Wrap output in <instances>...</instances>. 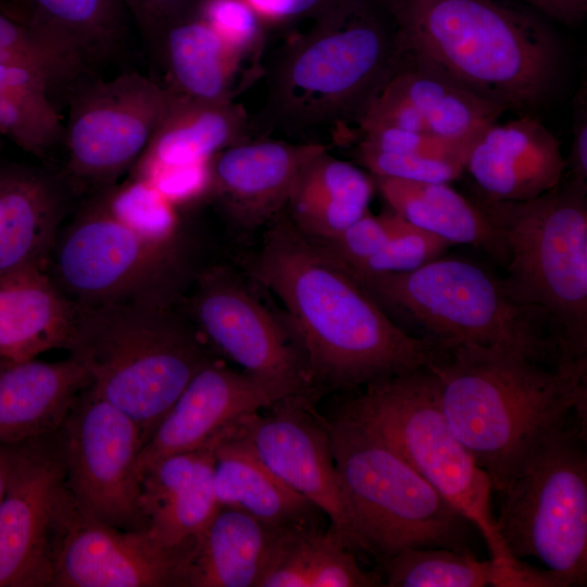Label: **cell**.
Masks as SVG:
<instances>
[{"label":"cell","instance_id":"6da1fadb","mask_svg":"<svg viewBox=\"0 0 587 587\" xmlns=\"http://www.w3.org/2000/svg\"><path fill=\"white\" fill-rule=\"evenodd\" d=\"M282 213L272 220L250 272L284 305L316 397L427 366L440 347L401 328Z\"/></svg>","mask_w":587,"mask_h":587},{"label":"cell","instance_id":"7a4b0ae2","mask_svg":"<svg viewBox=\"0 0 587 587\" xmlns=\"http://www.w3.org/2000/svg\"><path fill=\"white\" fill-rule=\"evenodd\" d=\"M546 364L509 346L460 344L427 365L450 427L497 491L571 419L587 424V363Z\"/></svg>","mask_w":587,"mask_h":587},{"label":"cell","instance_id":"3957f363","mask_svg":"<svg viewBox=\"0 0 587 587\" xmlns=\"http://www.w3.org/2000/svg\"><path fill=\"white\" fill-rule=\"evenodd\" d=\"M400 57L504 110L541 105L562 54L551 28L512 0H383Z\"/></svg>","mask_w":587,"mask_h":587},{"label":"cell","instance_id":"277c9868","mask_svg":"<svg viewBox=\"0 0 587 587\" xmlns=\"http://www.w3.org/2000/svg\"><path fill=\"white\" fill-rule=\"evenodd\" d=\"M72 305L64 349L86 369L91 388L135 421L145 445L190 379L215 360L202 333L173 301Z\"/></svg>","mask_w":587,"mask_h":587},{"label":"cell","instance_id":"5b68a950","mask_svg":"<svg viewBox=\"0 0 587 587\" xmlns=\"http://www.w3.org/2000/svg\"><path fill=\"white\" fill-rule=\"evenodd\" d=\"M399 59L383 0H340L274 61L263 120L285 130L357 122Z\"/></svg>","mask_w":587,"mask_h":587},{"label":"cell","instance_id":"8992f818","mask_svg":"<svg viewBox=\"0 0 587 587\" xmlns=\"http://www.w3.org/2000/svg\"><path fill=\"white\" fill-rule=\"evenodd\" d=\"M586 192L569 178L528 200L473 198L501 238L509 292L548 324L558 362L587 363Z\"/></svg>","mask_w":587,"mask_h":587},{"label":"cell","instance_id":"52a82bcc","mask_svg":"<svg viewBox=\"0 0 587 587\" xmlns=\"http://www.w3.org/2000/svg\"><path fill=\"white\" fill-rule=\"evenodd\" d=\"M351 275L399 319L401 328L440 349L502 345L544 363L558 362V345L545 320L480 263L442 255L410 272Z\"/></svg>","mask_w":587,"mask_h":587},{"label":"cell","instance_id":"ba28073f","mask_svg":"<svg viewBox=\"0 0 587 587\" xmlns=\"http://www.w3.org/2000/svg\"><path fill=\"white\" fill-rule=\"evenodd\" d=\"M360 550L378 563L410 548H467L469 523L375 430L338 404L326 416Z\"/></svg>","mask_w":587,"mask_h":587},{"label":"cell","instance_id":"9c48e42d","mask_svg":"<svg viewBox=\"0 0 587 587\" xmlns=\"http://www.w3.org/2000/svg\"><path fill=\"white\" fill-rule=\"evenodd\" d=\"M345 395L340 404L375 430L478 529L491 559L502 563L516 560L497 530L490 477L450 427L438 400L436 377L427 366Z\"/></svg>","mask_w":587,"mask_h":587},{"label":"cell","instance_id":"30bf717a","mask_svg":"<svg viewBox=\"0 0 587 587\" xmlns=\"http://www.w3.org/2000/svg\"><path fill=\"white\" fill-rule=\"evenodd\" d=\"M587 425L553 433L502 492L498 534L519 560L533 558L570 586L587 582Z\"/></svg>","mask_w":587,"mask_h":587},{"label":"cell","instance_id":"8fae6325","mask_svg":"<svg viewBox=\"0 0 587 587\" xmlns=\"http://www.w3.org/2000/svg\"><path fill=\"white\" fill-rule=\"evenodd\" d=\"M177 259L175 243L145 239L97 200L61 225L47 273L74 305L173 301Z\"/></svg>","mask_w":587,"mask_h":587},{"label":"cell","instance_id":"7c38bea8","mask_svg":"<svg viewBox=\"0 0 587 587\" xmlns=\"http://www.w3.org/2000/svg\"><path fill=\"white\" fill-rule=\"evenodd\" d=\"M173 100L137 70L79 85L64 114L65 183L100 186L116 178L141 159Z\"/></svg>","mask_w":587,"mask_h":587},{"label":"cell","instance_id":"4fadbf2b","mask_svg":"<svg viewBox=\"0 0 587 587\" xmlns=\"http://www.w3.org/2000/svg\"><path fill=\"white\" fill-rule=\"evenodd\" d=\"M65 486L77 509L107 525L147 529L137 472L139 426L88 386L58 430Z\"/></svg>","mask_w":587,"mask_h":587},{"label":"cell","instance_id":"5bb4252c","mask_svg":"<svg viewBox=\"0 0 587 587\" xmlns=\"http://www.w3.org/2000/svg\"><path fill=\"white\" fill-rule=\"evenodd\" d=\"M73 503L58 432L14 446L0 500V587H51L54 548Z\"/></svg>","mask_w":587,"mask_h":587},{"label":"cell","instance_id":"9a60e30c","mask_svg":"<svg viewBox=\"0 0 587 587\" xmlns=\"http://www.w3.org/2000/svg\"><path fill=\"white\" fill-rule=\"evenodd\" d=\"M317 401L304 394L286 396L238 419L235 432L280 480L324 513L332 532L360 551Z\"/></svg>","mask_w":587,"mask_h":587},{"label":"cell","instance_id":"2e32d148","mask_svg":"<svg viewBox=\"0 0 587 587\" xmlns=\"http://www.w3.org/2000/svg\"><path fill=\"white\" fill-rule=\"evenodd\" d=\"M197 542L168 546L147 529L87 516L74 502L54 548L51 587H191Z\"/></svg>","mask_w":587,"mask_h":587},{"label":"cell","instance_id":"e0dca14e","mask_svg":"<svg viewBox=\"0 0 587 587\" xmlns=\"http://www.w3.org/2000/svg\"><path fill=\"white\" fill-rule=\"evenodd\" d=\"M189 315L202 335L245 372L320 400L288 332L224 271L201 275Z\"/></svg>","mask_w":587,"mask_h":587},{"label":"cell","instance_id":"ac0fdd59","mask_svg":"<svg viewBox=\"0 0 587 587\" xmlns=\"http://www.w3.org/2000/svg\"><path fill=\"white\" fill-rule=\"evenodd\" d=\"M294 394L301 392L211 361L190 379L141 448L138 476L160 459L196 450L241 416Z\"/></svg>","mask_w":587,"mask_h":587},{"label":"cell","instance_id":"d6986e66","mask_svg":"<svg viewBox=\"0 0 587 587\" xmlns=\"http://www.w3.org/2000/svg\"><path fill=\"white\" fill-rule=\"evenodd\" d=\"M485 201H523L560 184L566 171L561 143L539 120L497 122L471 146L464 165Z\"/></svg>","mask_w":587,"mask_h":587},{"label":"cell","instance_id":"ffe728a7","mask_svg":"<svg viewBox=\"0 0 587 587\" xmlns=\"http://www.w3.org/2000/svg\"><path fill=\"white\" fill-rule=\"evenodd\" d=\"M326 149L315 142L249 138L213 157L210 193L236 224L259 226L286 209L302 168Z\"/></svg>","mask_w":587,"mask_h":587},{"label":"cell","instance_id":"44dd1931","mask_svg":"<svg viewBox=\"0 0 587 587\" xmlns=\"http://www.w3.org/2000/svg\"><path fill=\"white\" fill-rule=\"evenodd\" d=\"M232 424L204 446L162 458L141 473L140 509L147 530L160 541L196 542L217 513L215 451Z\"/></svg>","mask_w":587,"mask_h":587},{"label":"cell","instance_id":"7402d4cb","mask_svg":"<svg viewBox=\"0 0 587 587\" xmlns=\"http://www.w3.org/2000/svg\"><path fill=\"white\" fill-rule=\"evenodd\" d=\"M75 359H0V446L13 447L58 432L90 386Z\"/></svg>","mask_w":587,"mask_h":587},{"label":"cell","instance_id":"603a6c76","mask_svg":"<svg viewBox=\"0 0 587 587\" xmlns=\"http://www.w3.org/2000/svg\"><path fill=\"white\" fill-rule=\"evenodd\" d=\"M61 187L38 168L0 166V275L45 268L62 225Z\"/></svg>","mask_w":587,"mask_h":587},{"label":"cell","instance_id":"cb8c5ba5","mask_svg":"<svg viewBox=\"0 0 587 587\" xmlns=\"http://www.w3.org/2000/svg\"><path fill=\"white\" fill-rule=\"evenodd\" d=\"M21 17L50 34L90 75L126 71L129 15L122 0H17Z\"/></svg>","mask_w":587,"mask_h":587},{"label":"cell","instance_id":"d4e9b609","mask_svg":"<svg viewBox=\"0 0 587 587\" xmlns=\"http://www.w3.org/2000/svg\"><path fill=\"white\" fill-rule=\"evenodd\" d=\"M235 427L236 422L215 451L213 487L218 505L277 527L324 525V513L267 469Z\"/></svg>","mask_w":587,"mask_h":587},{"label":"cell","instance_id":"484cf974","mask_svg":"<svg viewBox=\"0 0 587 587\" xmlns=\"http://www.w3.org/2000/svg\"><path fill=\"white\" fill-rule=\"evenodd\" d=\"M73 305L43 267L0 275V359L27 360L63 348Z\"/></svg>","mask_w":587,"mask_h":587},{"label":"cell","instance_id":"4316f807","mask_svg":"<svg viewBox=\"0 0 587 587\" xmlns=\"http://www.w3.org/2000/svg\"><path fill=\"white\" fill-rule=\"evenodd\" d=\"M161 55L176 97L204 102L233 101L245 61L195 12L170 24L150 45Z\"/></svg>","mask_w":587,"mask_h":587},{"label":"cell","instance_id":"83f0119b","mask_svg":"<svg viewBox=\"0 0 587 587\" xmlns=\"http://www.w3.org/2000/svg\"><path fill=\"white\" fill-rule=\"evenodd\" d=\"M375 190L372 175L326 149L300 172L286 205L288 217L307 238L329 239L370 211Z\"/></svg>","mask_w":587,"mask_h":587},{"label":"cell","instance_id":"f1b7e54d","mask_svg":"<svg viewBox=\"0 0 587 587\" xmlns=\"http://www.w3.org/2000/svg\"><path fill=\"white\" fill-rule=\"evenodd\" d=\"M286 529L220 508L198 539L191 587H259Z\"/></svg>","mask_w":587,"mask_h":587},{"label":"cell","instance_id":"f546056e","mask_svg":"<svg viewBox=\"0 0 587 587\" xmlns=\"http://www.w3.org/2000/svg\"><path fill=\"white\" fill-rule=\"evenodd\" d=\"M372 175V174H371ZM373 176L376 190L395 213L452 245H469L504 265L505 251L492 223L474 201L447 183Z\"/></svg>","mask_w":587,"mask_h":587},{"label":"cell","instance_id":"4dcf8cb0","mask_svg":"<svg viewBox=\"0 0 587 587\" xmlns=\"http://www.w3.org/2000/svg\"><path fill=\"white\" fill-rule=\"evenodd\" d=\"M248 135L249 120L241 105L174 96L141 159L145 168L205 163Z\"/></svg>","mask_w":587,"mask_h":587},{"label":"cell","instance_id":"1f68e13d","mask_svg":"<svg viewBox=\"0 0 587 587\" xmlns=\"http://www.w3.org/2000/svg\"><path fill=\"white\" fill-rule=\"evenodd\" d=\"M380 92L409 105L438 138L473 145L505 111L462 86L400 57Z\"/></svg>","mask_w":587,"mask_h":587},{"label":"cell","instance_id":"d6a6232c","mask_svg":"<svg viewBox=\"0 0 587 587\" xmlns=\"http://www.w3.org/2000/svg\"><path fill=\"white\" fill-rule=\"evenodd\" d=\"M384 586L378 570H364L338 535L324 525L287 528L259 587Z\"/></svg>","mask_w":587,"mask_h":587},{"label":"cell","instance_id":"836d02e7","mask_svg":"<svg viewBox=\"0 0 587 587\" xmlns=\"http://www.w3.org/2000/svg\"><path fill=\"white\" fill-rule=\"evenodd\" d=\"M64 104L34 68L0 62V136L30 155L47 161L61 155Z\"/></svg>","mask_w":587,"mask_h":587},{"label":"cell","instance_id":"e575fe53","mask_svg":"<svg viewBox=\"0 0 587 587\" xmlns=\"http://www.w3.org/2000/svg\"><path fill=\"white\" fill-rule=\"evenodd\" d=\"M516 561L478 560L470 549L410 548L380 562L379 572L389 587H513Z\"/></svg>","mask_w":587,"mask_h":587},{"label":"cell","instance_id":"d590c367","mask_svg":"<svg viewBox=\"0 0 587 587\" xmlns=\"http://www.w3.org/2000/svg\"><path fill=\"white\" fill-rule=\"evenodd\" d=\"M0 62H15L34 68L60 95L82 75L78 64L51 35L1 10Z\"/></svg>","mask_w":587,"mask_h":587},{"label":"cell","instance_id":"8d00e7d4","mask_svg":"<svg viewBox=\"0 0 587 587\" xmlns=\"http://www.w3.org/2000/svg\"><path fill=\"white\" fill-rule=\"evenodd\" d=\"M100 201L112 216L145 239L160 245L176 242L175 205L148 180L139 178L125 184Z\"/></svg>","mask_w":587,"mask_h":587},{"label":"cell","instance_id":"74e56055","mask_svg":"<svg viewBox=\"0 0 587 587\" xmlns=\"http://www.w3.org/2000/svg\"><path fill=\"white\" fill-rule=\"evenodd\" d=\"M451 246L450 241L405 220L379 251L355 266L342 267L353 275L410 272L445 255Z\"/></svg>","mask_w":587,"mask_h":587},{"label":"cell","instance_id":"f35d334b","mask_svg":"<svg viewBox=\"0 0 587 587\" xmlns=\"http://www.w3.org/2000/svg\"><path fill=\"white\" fill-rule=\"evenodd\" d=\"M193 12L245 60L262 48L267 25L247 0H198Z\"/></svg>","mask_w":587,"mask_h":587},{"label":"cell","instance_id":"ab89813d","mask_svg":"<svg viewBox=\"0 0 587 587\" xmlns=\"http://www.w3.org/2000/svg\"><path fill=\"white\" fill-rule=\"evenodd\" d=\"M357 161L374 176L422 183H447L458 179L464 163L426 152H377L355 149Z\"/></svg>","mask_w":587,"mask_h":587},{"label":"cell","instance_id":"60d3db41","mask_svg":"<svg viewBox=\"0 0 587 587\" xmlns=\"http://www.w3.org/2000/svg\"><path fill=\"white\" fill-rule=\"evenodd\" d=\"M391 237L386 211L373 215L367 211L339 235L324 240H311L330 260L345 267L355 266L377 251Z\"/></svg>","mask_w":587,"mask_h":587},{"label":"cell","instance_id":"b9f144b4","mask_svg":"<svg viewBox=\"0 0 587 587\" xmlns=\"http://www.w3.org/2000/svg\"><path fill=\"white\" fill-rule=\"evenodd\" d=\"M174 205L207 192L211 186V161L191 165L145 168L142 177Z\"/></svg>","mask_w":587,"mask_h":587},{"label":"cell","instance_id":"7bdbcfd3","mask_svg":"<svg viewBox=\"0 0 587 587\" xmlns=\"http://www.w3.org/2000/svg\"><path fill=\"white\" fill-rule=\"evenodd\" d=\"M142 39L151 45L170 24L191 14L198 0H122Z\"/></svg>","mask_w":587,"mask_h":587},{"label":"cell","instance_id":"ee69618b","mask_svg":"<svg viewBox=\"0 0 587 587\" xmlns=\"http://www.w3.org/2000/svg\"><path fill=\"white\" fill-rule=\"evenodd\" d=\"M266 25L287 23L298 18L313 20L340 0H247Z\"/></svg>","mask_w":587,"mask_h":587},{"label":"cell","instance_id":"f6af8a7d","mask_svg":"<svg viewBox=\"0 0 587 587\" xmlns=\"http://www.w3.org/2000/svg\"><path fill=\"white\" fill-rule=\"evenodd\" d=\"M586 101L579 99L573 125V142L566 160L570 179L587 186V114Z\"/></svg>","mask_w":587,"mask_h":587},{"label":"cell","instance_id":"bcb514c9","mask_svg":"<svg viewBox=\"0 0 587 587\" xmlns=\"http://www.w3.org/2000/svg\"><path fill=\"white\" fill-rule=\"evenodd\" d=\"M558 22L578 25L587 13V0H519Z\"/></svg>","mask_w":587,"mask_h":587},{"label":"cell","instance_id":"7dc6e473","mask_svg":"<svg viewBox=\"0 0 587 587\" xmlns=\"http://www.w3.org/2000/svg\"><path fill=\"white\" fill-rule=\"evenodd\" d=\"M14 454V446L13 447H3L0 446V500L3 496V492L5 490V486L8 483L12 460Z\"/></svg>","mask_w":587,"mask_h":587},{"label":"cell","instance_id":"c3c4849f","mask_svg":"<svg viewBox=\"0 0 587 587\" xmlns=\"http://www.w3.org/2000/svg\"><path fill=\"white\" fill-rule=\"evenodd\" d=\"M0 10L16 16L17 0H0Z\"/></svg>","mask_w":587,"mask_h":587}]
</instances>
